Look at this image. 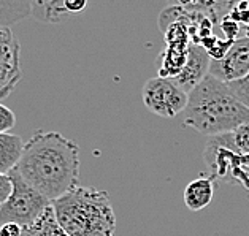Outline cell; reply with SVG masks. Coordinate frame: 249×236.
<instances>
[{"label": "cell", "mask_w": 249, "mask_h": 236, "mask_svg": "<svg viewBox=\"0 0 249 236\" xmlns=\"http://www.w3.org/2000/svg\"><path fill=\"white\" fill-rule=\"evenodd\" d=\"M15 170L54 202L80 185V148L62 133L40 130L24 144Z\"/></svg>", "instance_id": "obj_1"}, {"label": "cell", "mask_w": 249, "mask_h": 236, "mask_svg": "<svg viewBox=\"0 0 249 236\" xmlns=\"http://www.w3.org/2000/svg\"><path fill=\"white\" fill-rule=\"evenodd\" d=\"M184 124L206 136H217L249 124V108L232 92L229 83L208 75L189 92Z\"/></svg>", "instance_id": "obj_2"}, {"label": "cell", "mask_w": 249, "mask_h": 236, "mask_svg": "<svg viewBox=\"0 0 249 236\" xmlns=\"http://www.w3.org/2000/svg\"><path fill=\"white\" fill-rule=\"evenodd\" d=\"M53 211L69 236H114L116 216L105 190L78 185L54 200Z\"/></svg>", "instance_id": "obj_3"}, {"label": "cell", "mask_w": 249, "mask_h": 236, "mask_svg": "<svg viewBox=\"0 0 249 236\" xmlns=\"http://www.w3.org/2000/svg\"><path fill=\"white\" fill-rule=\"evenodd\" d=\"M8 174L13 183V190L0 208V225L18 223L22 228H27L51 208L53 202L32 185H29L16 170Z\"/></svg>", "instance_id": "obj_4"}, {"label": "cell", "mask_w": 249, "mask_h": 236, "mask_svg": "<svg viewBox=\"0 0 249 236\" xmlns=\"http://www.w3.org/2000/svg\"><path fill=\"white\" fill-rule=\"evenodd\" d=\"M143 103L148 110L160 118H175L176 114L186 110L189 94L178 87L170 78H151L144 83Z\"/></svg>", "instance_id": "obj_5"}, {"label": "cell", "mask_w": 249, "mask_h": 236, "mask_svg": "<svg viewBox=\"0 0 249 236\" xmlns=\"http://www.w3.org/2000/svg\"><path fill=\"white\" fill-rule=\"evenodd\" d=\"M203 159L214 179H226L230 183L240 184L249 190V171L243 167L241 154H236L235 151L221 146L210 138L205 148Z\"/></svg>", "instance_id": "obj_6"}, {"label": "cell", "mask_w": 249, "mask_h": 236, "mask_svg": "<svg viewBox=\"0 0 249 236\" xmlns=\"http://www.w3.org/2000/svg\"><path fill=\"white\" fill-rule=\"evenodd\" d=\"M22 80L21 46L10 27L0 26V100L7 99Z\"/></svg>", "instance_id": "obj_7"}, {"label": "cell", "mask_w": 249, "mask_h": 236, "mask_svg": "<svg viewBox=\"0 0 249 236\" xmlns=\"http://www.w3.org/2000/svg\"><path fill=\"white\" fill-rule=\"evenodd\" d=\"M249 73V37L235 40L221 59H211L210 75L224 83L241 80Z\"/></svg>", "instance_id": "obj_8"}, {"label": "cell", "mask_w": 249, "mask_h": 236, "mask_svg": "<svg viewBox=\"0 0 249 236\" xmlns=\"http://www.w3.org/2000/svg\"><path fill=\"white\" fill-rule=\"evenodd\" d=\"M210 65H211V56L202 45L192 43L187 50V60L175 78H170L176 86L181 87L184 92L189 94L194 90L206 76L210 75Z\"/></svg>", "instance_id": "obj_9"}, {"label": "cell", "mask_w": 249, "mask_h": 236, "mask_svg": "<svg viewBox=\"0 0 249 236\" xmlns=\"http://www.w3.org/2000/svg\"><path fill=\"white\" fill-rule=\"evenodd\" d=\"M214 197V178L205 176L197 178L189 183L184 189V203L194 213L205 209Z\"/></svg>", "instance_id": "obj_10"}, {"label": "cell", "mask_w": 249, "mask_h": 236, "mask_svg": "<svg viewBox=\"0 0 249 236\" xmlns=\"http://www.w3.org/2000/svg\"><path fill=\"white\" fill-rule=\"evenodd\" d=\"M24 144L21 136L13 133H0V173L8 174L19 162Z\"/></svg>", "instance_id": "obj_11"}, {"label": "cell", "mask_w": 249, "mask_h": 236, "mask_svg": "<svg viewBox=\"0 0 249 236\" xmlns=\"http://www.w3.org/2000/svg\"><path fill=\"white\" fill-rule=\"evenodd\" d=\"M35 0H0V26L10 27L32 15Z\"/></svg>", "instance_id": "obj_12"}, {"label": "cell", "mask_w": 249, "mask_h": 236, "mask_svg": "<svg viewBox=\"0 0 249 236\" xmlns=\"http://www.w3.org/2000/svg\"><path fill=\"white\" fill-rule=\"evenodd\" d=\"M210 138L217 144H221V146L235 151L236 154H249V124H243L232 132Z\"/></svg>", "instance_id": "obj_13"}, {"label": "cell", "mask_w": 249, "mask_h": 236, "mask_svg": "<svg viewBox=\"0 0 249 236\" xmlns=\"http://www.w3.org/2000/svg\"><path fill=\"white\" fill-rule=\"evenodd\" d=\"M32 16L46 24H57L69 13L64 8V0H35Z\"/></svg>", "instance_id": "obj_14"}, {"label": "cell", "mask_w": 249, "mask_h": 236, "mask_svg": "<svg viewBox=\"0 0 249 236\" xmlns=\"http://www.w3.org/2000/svg\"><path fill=\"white\" fill-rule=\"evenodd\" d=\"M22 236H69L56 220V216H54L53 211V204L51 208L46 211V213L40 217V219L32 223L30 227L24 228Z\"/></svg>", "instance_id": "obj_15"}, {"label": "cell", "mask_w": 249, "mask_h": 236, "mask_svg": "<svg viewBox=\"0 0 249 236\" xmlns=\"http://www.w3.org/2000/svg\"><path fill=\"white\" fill-rule=\"evenodd\" d=\"M229 86L232 89V92L236 95V99L249 108V73L245 78H241V80L229 83Z\"/></svg>", "instance_id": "obj_16"}, {"label": "cell", "mask_w": 249, "mask_h": 236, "mask_svg": "<svg viewBox=\"0 0 249 236\" xmlns=\"http://www.w3.org/2000/svg\"><path fill=\"white\" fill-rule=\"evenodd\" d=\"M16 125V116L8 106L0 103V133H10Z\"/></svg>", "instance_id": "obj_17"}, {"label": "cell", "mask_w": 249, "mask_h": 236, "mask_svg": "<svg viewBox=\"0 0 249 236\" xmlns=\"http://www.w3.org/2000/svg\"><path fill=\"white\" fill-rule=\"evenodd\" d=\"M11 190H13V183H11L10 174L0 173V203L7 202V198L11 195Z\"/></svg>", "instance_id": "obj_18"}, {"label": "cell", "mask_w": 249, "mask_h": 236, "mask_svg": "<svg viewBox=\"0 0 249 236\" xmlns=\"http://www.w3.org/2000/svg\"><path fill=\"white\" fill-rule=\"evenodd\" d=\"M88 7V0H64V8L69 15L81 13Z\"/></svg>", "instance_id": "obj_19"}, {"label": "cell", "mask_w": 249, "mask_h": 236, "mask_svg": "<svg viewBox=\"0 0 249 236\" xmlns=\"http://www.w3.org/2000/svg\"><path fill=\"white\" fill-rule=\"evenodd\" d=\"M24 228L18 223H3L0 225V236H22Z\"/></svg>", "instance_id": "obj_20"}, {"label": "cell", "mask_w": 249, "mask_h": 236, "mask_svg": "<svg viewBox=\"0 0 249 236\" xmlns=\"http://www.w3.org/2000/svg\"><path fill=\"white\" fill-rule=\"evenodd\" d=\"M176 2L179 3V7H192V5H196L198 0H176Z\"/></svg>", "instance_id": "obj_21"}, {"label": "cell", "mask_w": 249, "mask_h": 236, "mask_svg": "<svg viewBox=\"0 0 249 236\" xmlns=\"http://www.w3.org/2000/svg\"><path fill=\"white\" fill-rule=\"evenodd\" d=\"M241 163H243V167H245L246 170L249 171V154L241 155Z\"/></svg>", "instance_id": "obj_22"}, {"label": "cell", "mask_w": 249, "mask_h": 236, "mask_svg": "<svg viewBox=\"0 0 249 236\" xmlns=\"http://www.w3.org/2000/svg\"><path fill=\"white\" fill-rule=\"evenodd\" d=\"M0 208H2V203H0Z\"/></svg>", "instance_id": "obj_23"}]
</instances>
